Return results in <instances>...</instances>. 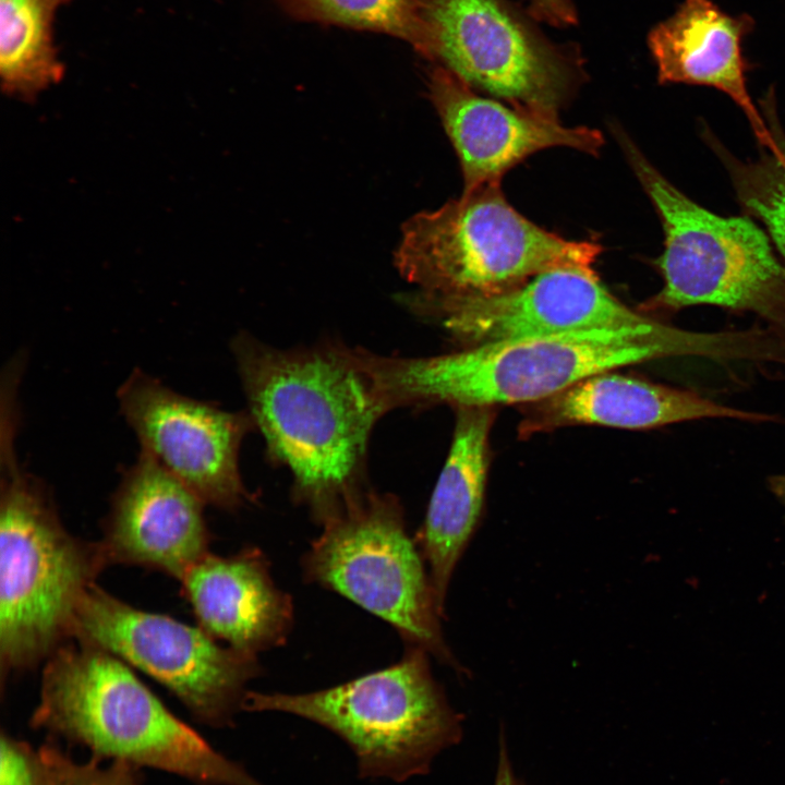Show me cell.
I'll list each match as a JSON object with an SVG mask.
<instances>
[{
	"instance_id": "d4e9b609",
	"label": "cell",
	"mask_w": 785,
	"mask_h": 785,
	"mask_svg": "<svg viewBox=\"0 0 785 785\" xmlns=\"http://www.w3.org/2000/svg\"><path fill=\"white\" fill-rule=\"evenodd\" d=\"M494 785H524L512 769L503 732L499 735V752Z\"/></svg>"
},
{
	"instance_id": "ba28073f",
	"label": "cell",
	"mask_w": 785,
	"mask_h": 785,
	"mask_svg": "<svg viewBox=\"0 0 785 785\" xmlns=\"http://www.w3.org/2000/svg\"><path fill=\"white\" fill-rule=\"evenodd\" d=\"M322 526L302 558L304 579L386 620L407 644L464 674L445 640L444 616L400 500L369 490Z\"/></svg>"
},
{
	"instance_id": "5bb4252c",
	"label": "cell",
	"mask_w": 785,
	"mask_h": 785,
	"mask_svg": "<svg viewBox=\"0 0 785 785\" xmlns=\"http://www.w3.org/2000/svg\"><path fill=\"white\" fill-rule=\"evenodd\" d=\"M428 96L458 155L464 190L500 182L510 168L551 147H570L596 155L600 131L566 126L558 117L507 107L480 96L443 67L427 74Z\"/></svg>"
},
{
	"instance_id": "4fadbf2b",
	"label": "cell",
	"mask_w": 785,
	"mask_h": 785,
	"mask_svg": "<svg viewBox=\"0 0 785 785\" xmlns=\"http://www.w3.org/2000/svg\"><path fill=\"white\" fill-rule=\"evenodd\" d=\"M205 504L144 451L123 471L99 542L107 565L181 580L208 553Z\"/></svg>"
},
{
	"instance_id": "7402d4cb",
	"label": "cell",
	"mask_w": 785,
	"mask_h": 785,
	"mask_svg": "<svg viewBox=\"0 0 785 785\" xmlns=\"http://www.w3.org/2000/svg\"><path fill=\"white\" fill-rule=\"evenodd\" d=\"M39 749L48 765L51 785H141L140 768L128 762L109 761L105 765L96 758L76 762L52 740Z\"/></svg>"
},
{
	"instance_id": "3957f363",
	"label": "cell",
	"mask_w": 785,
	"mask_h": 785,
	"mask_svg": "<svg viewBox=\"0 0 785 785\" xmlns=\"http://www.w3.org/2000/svg\"><path fill=\"white\" fill-rule=\"evenodd\" d=\"M31 726L195 785H264L177 717L120 657L71 639L45 662Z\"/></svg>"
},
{
	"instance_id": "8992f818",
	"label": "cell",
	"mask_w": 785,
	"mask_h": 785,
	"mask_svg": "<svg viewBox=\"0 0 785 785\" xmlns=\"http://www.w3.org/2000/svg\"><path fill=\"white\" fill-rule=\"evenodd\" d=\"M428 656L407 644L396 664L330 688L249 691L243 711L309 720L350 747L360 777L404 782L427 774L436 756L462 737V717L434 678Z\"/></svg>"
},
{
	"instance_id": "cb8c5ba5",
	"label": "cell",
	"mask_w": 785,
	"mask_h": 785,
	"mask_svg": "<svg viewBox=\"0 0 785 785\" xmlns=\"http://www.w3.org/2000/svg\"><path fill=\"white\" fill-rule=\"evenodd\" d=\"M527 12L534 21L554 27H568L577 23V13L570 0H529Z\"/></svg>"
},
{
	"instance_id": "277c9868",
	"label": "cell",
	"mask_w": 785,
	"mask_h": 785,
	"mask_svg": "<svg viewBox=\"0 0 785 785\" xmlns=\"http://www.w3.org/2000/svg\"><path fill=\"white\" fill-rule=\"evenodd\" d=\"M2 443L0 490L1 684L70 641L78 606L108 567L99 542L71 534L44 483Z\"/></svg>"
},
{
	"instance_id": "ffe728a7",
	"label": "cell",
	"mask_w": 785,
	"mask_h": 785,
	"mask_svg": "<svg viewBox=\"0 0 785 785\" xmlns=\"http://www.w3.org/2000/svg\"><path fill=\"white\" fill-rule=\"evenodd\" d=\"M298 21L397 37L427 58L428 32L418 0H276Z\"/></svg>"
},
{
	"instance_id": "d6986e66",
	"label": "cell",
	"mask_w": 785,
	"mask_h": 785,
	"mask_svg": "<svg viewBox=\"0 0 785 785\" xmlns=\"http://www.w3.org/2000/svg\"><path fill=\"white\" fill-rule=\"evenodd\" d=\"M68 0H0V73L11 95L33 97L61 76L52 20Z\"/></svg>"
},
{
	"instance_id": "2e32d148",
	"label": "cell",
	"mask_w": 785,
	"mask_h": 785,
	"mask_svg": "<svg viewBox=\"0 0 785 785\" xmlns=\"http://www.w3.org/2000/svg\"><path fill=\"white\" fill-rule=\"evenodd\" d=\"M769 421L771 416L717 403L697 392L603 372L527 406L519 426L528 436L567 425L647 430L702 419Z\"/></svg>"
},
{
	"instance_id": "6da1fadb",
	"label": "cell",
	"mask_w": 785,
	"mask_h": 785,
	"mask_svg": "<svg viewBox=\"0 0 785 785\" xmlns=\"http://www.w3.org/2000/svg\"><path fill=\"white\" fill-rule=\"evenodd\" d=\"M254 427L292 475V497L323 524L366 487L378 420L392 410L360 349H278L246 333L231 343Z\"/></svg>"
},
{
	"instance_id": "e0dca14e",
	"label": "cell",
	"mask_w": 785,
	"mask_h": 785,
	"mask_svg": "<svg viewBox=\"0 0 785 785\" xmlns=\"http://www.w3.org/2000/svg\"><path fill=\"white\" fill-rule=\"evenodd\" d=\"M754 27L748 14L729 15L710 0H685L652 28L648 46L661 84L703 85L725 93L742 110L762 148L776 141L747 90L742 39Z\"/></svg>"
},
{
	"instance_id": "7c38bea8",
	"label": "cell",
	"mask_w": 785,
	"mask_h": 785,
	"mask_svg": "<svg viewBox=\"0 0 785 785\" xmlns=\"http://www.w3.org/2000/svg\"><path fill=\"white\" fill-rule=\"evenodd\" d=\"M469 346L638 325L650 317L612 294L593 268L557 267L510 290L481 297H407Z\"/></svg>"
},
{
	"instance_id": "ac0fdd59",
	"label": "cell",
	"mask_w": 785,
	"mask_h": 785,
	"mask_svg": "<svg viewBox=\"0 0 785 785\" xmlns=\"http://www.w3.org/2000/svg\"><path fill=\"white\" fill-rule=\"evenodd\" d=\"M493 419L494 408L456 409L451 446L415 536L443 616L450 580L482 517Z\"/></svg>"
},
{
	"instance_id": "30bf717a",
	"label": "cell",
	"mask_w": 785,
	"mask_h": 785,
	"mask_svg": "<svg viewBox=\"0 0 785 785\" xmlns=\"http://www.w3.org/2000/svg\"><path fill=\"white\" fill-rule=\"evenodd\" d=\"M72 639L141 669L213 727L233 724L261 673L256 655L219 645L201 627L135 608L96 583L78 606Z\"/></svg>"
},
{
	"instance_id": "52a82bcc",
	"label": "cell",
	"mask_w": 785,
	"mask_h": 785,
	"mask_svg": "<svg viewBox=\"0 0 785 785\" xmlns=\"http://www.w3.org/2000/svg\"><path fill=\"white\" fill-rule=\"evenodd\" d=\"M625 155L661 218L663 278L643 312L713 305L754 313L785 331V266L766 234L746 217L716 215L676 189L617 131Z\"/></svg>"
},
{
	"instance_id": "7a4b0ae2",
	"label": "cell",
	"mask_w": 785,
	"mask_h": 785,
	"mask_svg": "<svg viewBox=\"0 0 785 785\" xmlns=\"http://www.w3.org/2000/svg\"><path fill=\"white\" fill-rule=\"evenodd\" d=\"M716 333L653 318L632 326L469 346L433 357H383L363 350L367 369L392 409L449 404L533 403L621 366L673 357L715 359Z\"/></svg>"
},
{
	"instance_id": "484cf974",
	"label": "cell",
	"mask_w": 785,
	"mask_h": 785,
	"mask_svg": "<svg viewBox=\"0 0 785 785\" xmlns=\"http://www.w3.org/2000/svg\"><path fill=\"white\" fill-rule=\"evenodd\" d=\"M769 488L785 508V473L771 476L769 479Z\"/></svg>"
},
{
	"instance_id": "44dd1931",
	"label": "cell",
	"mask_w": 785,
	"mask_h": 785,
	"mask_svg": "<svg viewBox=\"0 0 785 785\" xmlns=\"http://www.w3.org/2000/svg\"><path fill=\"white\" fill-rule=\"evenodd\" d=\"M776 148L764 149L757 160L739 161L714 138L712 147L723 159L742 207L759 218L785 259V137L774 114L772 95L762 105Z\"/></svg>"
},
{
	"instance_id": "9c48e42d",
	"label": "cell",
	"mask_w": 785,
	"mask_h": 785,
	"mask_svg": "<svg viewBox=\"0 0 785 785\" xmlns=\"http://www.w3.org/2000/svg\"><path fill=\"white\" fill-rule=\"evenodd\" d=\"M430 61L512 107L558 117L582 84L575 46L545 37L508 0H418Z\"/></svg>"
},
{
	"instance_id": "8fae6325",
	"label": "cell",
	"mask_w": 785,
	"mask_h": 785,
	"mask_svg": "<svg viewBox=\"0 0 785 785\" xmlns=\"http://www.w3.org/2000/svg\"><path fill=\"white\" fill-rule=\"evenodd\" d=\"M117 397L141 451L205 505L233 511L254 499L239 469L242 440L254 428L247 411H226L183 396L142 370L131 373Z\"/></svg>"
},
{
	"instance_id": "603a6c76",
	"label": "cell",
	"mask_w": 785,
	"mask_h": 785,
	"mask_svg": "<svg viewBox=\"0 0 785 785\" xmlns=\"http://www.w3.org/2000/svg\"><path fill=\"white\" fill-rule=\"evenodd\" d=\"M0 785H51L40 749L1 733Z\"/></svg>"
},
{
	"instance_id": "5b68a950",
	"label": "cell",
	"mask_w": 785,
	"mask_h": 785,
	"mask_svg": "<svg viewBox=\"0 0 785 785\" xmlns=\"http://www.w3.org/2000/svg\"><path fill=\"white\" fill-rule=\"evenodd\" d=\"M499 183L463 190L403 225L395 264L419 294L491 295L553 268H593L599 243L566 240L533 224L508 203Z\"/></svg>"
},
{
	"instance_id": "9a60e30c",
	"label": "cell",
	"mask_w": 785,
	"mask_h": 785,
	"mask_svg": "<svg viewBox=\"0 0 785 785\" xmlns=\"http://www.w3.org/2000/svg\"><path fill=\"white\" fill-rule=\"evenodd\" d=\"M180 581L198 627L214 639L254 655L286 642L292 601L274 582L261 550L225 557L208 553Z\"/></svg>"
}]
</instances>
